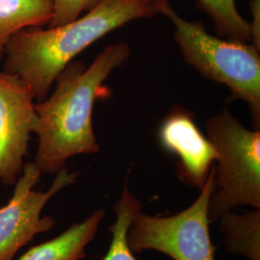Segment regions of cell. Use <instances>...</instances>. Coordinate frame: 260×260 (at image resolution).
Masks as SVG:
<instances>
[{
	"instance_id": "1",
	"label": "cell",
	"mask_w": 260,
	"mask_h": 260,
	"mask_svg": "<svg viewBox=\"0 0 260 260\" xmlns=\"http://www.w3.org/2000/svg\"><path fill=\"white\" fill-rule=\"evenodd\" d=\"M131 54L120 42L105 47L88 68L72 61L56 78L54 92L35 103L38 136L34 163L42 174L56 175L70 158L100 151L93 128V111L98 99L105 95V79Z\"/></svg>"
},
{
	"instance_id": "2",
	"label": "cell",
	"mask_w": 260,
	"mask_h": 260,
	"mask_svg": "<svg viewBox=\"0 0 260 260\" xmlns=\"http://www.w3.org/2000/svg\"><path fill=\"white\" fill-rule=\"evenodd\" d=\"M166 1L101 0L85 16L65 25L23 29L10 40L3 71L20 77L37 103L42 102L57 76L79 53L132 20L161 14Z\"/></svg>"
},
{
	"instance_id": "3",
	"label": "cell",
	"mask_w": 260,
	"mask_h": 260,
	"mask_svg": "<svg viewBox=\"0 0 260 260\" xmlns=\"http://www.w3.org/2000/svg\"><path fill=\"white\" fill-rule=\"evenodd\" d=\"M161 14L175 24V40L186 62L197 72L225 85L234 99L248 103L255 127L260 122V56L253 44L209 35L201 21H187L166 1Z\"/></svg>"
},
{
	"instance_id": "4",
	"label": "cell",
	"mask_w": 260,
	"mask_h": 260,
	"mask_svg": "<svg viewBox=\"0 0 260 260\" xmlns=\"http://www.w3.org/2000/svg\"><path fill=\"white\" fill-rule=\"evenodd\" d=\"M206 132L217 153L210 223L241 206L260 209L259 129L246 128L225 108L206 121Z\"/></svg>"
},
{
	"instance_id": "5",
	"label": "cell",
	"mask_w": 260,
	"mask_h": 260,
	"mask_svg": "<svg viewBox=\"0 0 260 260\" xmlns=\"http://www.w3.org/2000/svg\"><path fill=\"white\" fill-rule=\"evenodd\" d=\"M214 177L213 165L195 202L178 213L163 217L137 214L126 233L130 251L134 254L157 251L174 260H215L208 216Z\"/></svg>"
},
{
	"instance_id": "6",
	"label": "cell",
	"mask_w": 260,
	"mask_h": 260,
	"mask_svg": "<svg viewBox=\"0 0 260 260\" xmlns=\"http://www.w3.org/2000/svg\"><path fill=\"white\" fill-rule=\"evenodd\" d=\"M42 175L34 162L25 163L9 203L0 208V260L14 259L36 235L55 226V219L42 217V211L56 194L75 183L78 177L77 172H70L65 167L56 174L47 191H37L35 188Z\"/></svg>"
},
{
	"instance_id": "7",
	"label": "cell",
	"mask_w": 260,
	"mask_h": 260,
	"mask_svg": "<svg viewBox=\"0 0 260 260\" xmlns=\"http://www.w3.org/2000/svg\"><path fill=\"white\" fill-rule=\"evenodd\" d=\"M35 95L18 75L0 72V184L15 185L37 119Z\"/></svg>"
},
{
	"instance_id": "8",
	"label": "cell",
	"mask_w": 260,
	"mask_h": 260,
	"mask_svg": "<svg viewBox=\"0 0 260 260\" xmlns=\"http://www.w3.org/2000/svg\"><path fill=\"white\" fill-rule=\"evenodd\" d=\"M162 148L177 157L178 178L201 189L217 157L210 140L201 132L192 113L177 108L170 113L159 129Z\"/></svg>"
},
{
	"instance_id": "9",
	"label": "cell",
	"mask_w": 260,
	"mask_h": 260,
	"mask_svg": "<svg viewBox=\"0 0 260 260\" xmlns=\"http://www.w3.org/2000/svg\"><path fill=\"white\" fill-rule=\"evenodd\" d=\"M105 217L98 209L80 223H74L51 240L30 248L19 260H81L87 256L86 248L95 238Z\"/></svg>"
},
{
	"instance_id": "10",
	"label": "cell",
	"mask_w": 260,
	"mask_h": 260,
	"mask_svg": "<svg viewBox=\"0 0 260 260\" xmlns=\"http://www.w3.org/2000/svg\"><path fill=\"white\" fill-rule=\"evenodd\" d=\"M52 17V0H0V61L16 33L48 25Z\"/></svg>"
},
{
	"instance_id": "11",
	"label": "cell",
	"mask_w": 260,
	"mask_h": 260,
	"mask_svg": "<svg viewBox=\"0 0 260 260\" xmlns=\"http://www.w3.org/2000/svg\"><path fill=\"white\" fill-rule=\"evenodd\" d=\"M217 222L229 253L260 260V209L253 208L244 213L228 211Z\"/></svg>"
},
{
	"instance_id": "12",
	"label": "cell",
	"mask_w": 260,
	"mask_h": 260,
	"mask_svg": "<svg viewBox=\"0 0 260 260\" xmlns=\"http://www.w3.org/2000/svg\"><path fill=\"white\" fill-rule=\"evenodd\" d=\"M142 204L133 195L125 183L121 196L114 205L116 221L109 226L111 244L103 260H137L130 251L126 242V233L130 223L136 215L142 211Z\"/></svg>"
},
{
	"instance_id": "13",
	"label": "cell",
	"mask_w": 260,
	"mask_h": 260,
	"mask_svg": "<svg viewBox=\"0 0 260 260\" xmlns=\"http://www.w3.org/2000/svg\"><path fill=\"white\" fill-rule=\"evenodd\" d=\"M199 5L212 19L220 35L240 43L252 42L251 23L239 14L235 0H199Z\"/></svg>"
},
{
	"instance_id": "14",
	"label": "cell",
	"mask_w": 260,
	"mask_h": 260,
	"mask_svg": "<svg viewBox=\"0 0 260 260\" xmlns=\"http://www.w3.org/2000/svg\"><path fill=\"white\" fill-rule=\"evenodd\" d=\"M101 0H52L53 17L48 27H58L78 19L83 12H89Z\"/></svg>"
},
{
	"instance_id": "15",
	"label": "cell",
	"mask_w": 260,
	"mask_h": 260,
	"mask_svg": "<svg viewBox=\"0 0 260 260\" xmlns=\"http://www.w3.org/2000/svg\"><path fill=\"white\" fill-rule=\"evenodd\" d=\"M250 9L252 15L251 23L252 43L254 47L260 49V0H251Z\"/></svg>"
}]
</instances>
